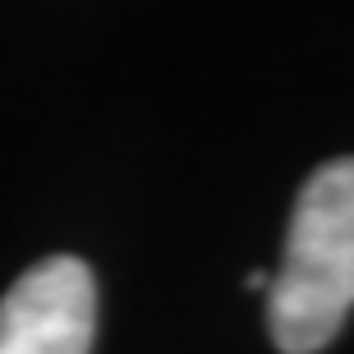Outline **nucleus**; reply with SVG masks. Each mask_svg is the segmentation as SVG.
Returning a JSON list of instances; mask_svg holds the SVG:
<instances>
[{"label": "nucleus", "instance_id": "obj_1", "mask_svg": "<svg viewBox=\"0 0 354 354\" xmlns=\"http://www.w3.org/2000/svg\"><path fill=\"white\" fill-rule=\"evenodd\" d=\"M354 308V157H336L304 180L286 230V253L267 286L276 350L317 354Z\"/></svg>", "mask_w": 354, "mask_h": 354}, {"label": "nucleus", "instance_id": "obj_2", "mask_svg": "<svg viewBox=\"0 0 354 354\" xmlns=\"http://www.w3.org/2000/svg\"><path fill=\"white\" fill-rule=\"evenodd\" d=\"M97 331V281L79 258L28 267L0 299V354H88Z\"/></svg>", "mask_w": 354, "mask_h": 354}]
</instances>
